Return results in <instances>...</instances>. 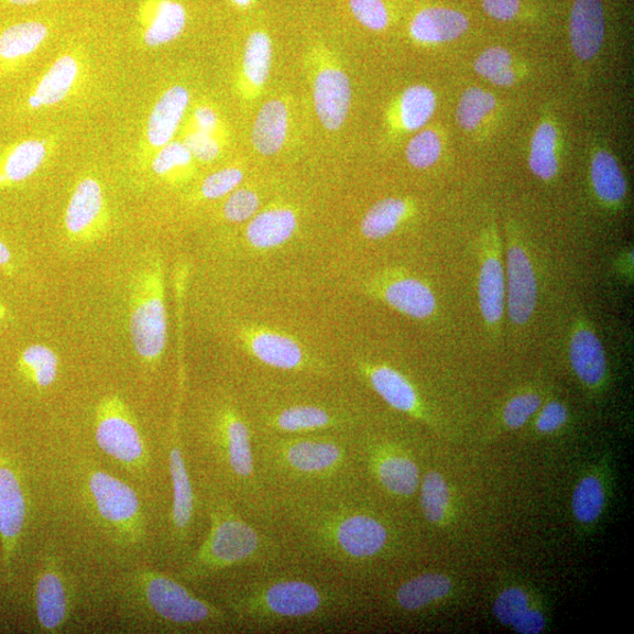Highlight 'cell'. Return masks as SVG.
I'll use <instances>...</instances> for the list:
<instances>
[{"instance_id": "obj_11", "label": "cell", "mask_w": 634, "mask_h": 634, "mask_svg": "<svg viewBox=\"0 0 634 634\" xmlns=\"http://www.w3.org/2000/svg\"><path fill=\"white\" fill-rule=\"evenodd\" d=\"M130 332L141 361L150 367L161 363L168 339L165 277L161 260L152 261L134 281Z\"/></svg>"}, {"instance_id": "obj_37", "label": "cell", "mask_w": 634, "mask_h": 634, "mask_svg": "<svg viewBox=\"0 0 634 634\" xmlns=\"http://www.w3.org/2000/svg\"><path fill=\"white\" fill-rule=\"evenodd\" d=\"M606 504V488L601 473L589 472L573 491L572 511L581 525H593L601 518Z\"/></svg>"}, {"instance_id": "obj_45", "label": "cell", "mask_w": 634, "mask_h": 634, "mask_svg": "<svg viewBox=\"0 0 634 634\" xmlns=\"http://www.w3.org/2000/svg\"><path fill=\"white\" fill-rule=\"evenodd\" d=\"M440 154H442V143L433 130H423L417 133L405 150L408 163L417 170H427L434 166Z\"/></svg>"}, {"instance_id": "obj_55", "label": "cell", "mask_w": 634, "mask_h": 634, "mask_svg": "<svg viewBox=\"0 0 634 634\" xmlns=\"http://www.w3.org/2000/svg\"><path fill=\"white\" fill-rule=\"evenodd\" d=\"M616 270L626 278H633V252H626L616 261Z\"/></svg>"}, {"instance_id": "obj_16", "label": "cell", "mask_w": 634, "mask_h": 634, "mask_svg": "<svg viewBox=\"0 0 634 634\" xmlns=\"http://www.w3.org/2000/svg\"><path fill=\"white\" fill-rule=\"evenodd\" d=\"M506 299L510 321L523 327L533 319L538 303V282L531 254L516 237L506 253Z\"/></svg>"}, {"instance_id": "obj_32", "label": "cell", "mask_w": 634, "mask_h": 634, "mask_svg": "<svg viewBox=\"0 0 634 634\" xmlns=\"http://www.w3.org/2000/svg\"><path fill=\"white\" fill-rule=\"evenodd\" d=\"M289 132V109L285 100L272 99L262 105L253 123L252 144L263 156H273L285 147Z\"/></svg>"}, {"instance_id": "obj_34", "label": "cell", "mask_w": 634, "mask_h": 634, "mask_svg": "<svg viewBox=\"0 0 634 634\" xmlns=\"http://www.w3.org/2000/svg\"><path fill=\"white\" fill-rule=\"evenodd\" d=\"M417 503L423 520L429 525L444 527L449 523L450 489L442 473L433 468L423 469Z\"/></svg>"}, {"instance_id": "obj_29", "label": "cell", "mask_w": 634, "mask_h": 634, "mask_svg": "<svg viewBox=\"0 0 634 634\" xmlns=\"http://www.w3.org/2000/svg\"><path fill=\"white\" fill-rule=\"evenodd\" d=\"M605 35L602 0H576L570 20L571 45L576 56L583 61L594 58Z\"/></svg>"}, {"instance_id": "obj_14", "label": "cell", "mask_w": 634, "mask_h": 634, "mask_svg": "<svg viewBox=\"0 0 634 634\" xmlns=\"http://www.w3.org/2000/svg\"><path fill=\"white\" fill-rule=\"evenodd\" d=\"M359 381L391 409L414 420L433 425V416L416 384L393 365L359 360L354 364Z\"/></svg>"}, {"instance_id": "obj_22", "label": "cell", "mask_w": 634, "mask_h": 634, "mask_svg": "<svg viewBox=\"0 0 634 634\" xmlns=\"http://www.w3.org/2000/svg\"><path fill=\"white\" fill-rule=\"evenodd\" d=\"M108 215L101 184L87 176L80 181L70 196L65 211V229L74 241H88L102 231Z\"/></svg>"}, {"instance_id": "obj_12", "label": "cell", "mask_w": 634, "mask_h": 634, "mask_svg": "<svg viewBox=\"0 0 634 634\" xmlns=\"http://www.w3.org/2000/svg\"><path fill=\"white\" fill-rule=\"evenodd\" d=\"M95 438L99 449L134 474L150 469L151 456L129 405L119 395L102 397L96 408Z\"/></svg>"}, {"instance_id": "obj_5", "label": "cell", "mask_w": 634, "mask_h": 634, "mask_svg": "<svg viewBox=\"0 0 634 634\" xmlns=\"http://www.w3.org/2000/svg\"><path fill=\"white\" fill-rule=\"evenodd\" d=\"M207 533L176 569L186 586H200L241 572L293 562L284 542L271 527L247 517L228 498L199 491Z\"/></svg>"}, {"instance_id": "obj_31", "label": "cell", "mask_w": 634, "mask_h": 634, "mask_svg": "<svg viewBox=\"0 0 634 634\" xmlns=\"http://www.w3.org/2000/svg\"><path fill=\"white\" fill-rule=\"evenodd\" d=\"M298 219L287 206H273L260 211L245 229L247 241L255 250L267 251L288 242L295 234Z\"/></svg>"}, {"instance_id": "obj_6", "label": "cell", "mask_w": 634, "mask_h": 634, "mask_svg": "<svg viewBox=\"0 0 634 634\" xmlns=\"http://www.w3.org/2000/svg\"><path fill=\"white\" fill-rule=\"evenodd\" d=\"M116 597L119 620L128 630L171 634L232 631L220 605L157 570L141 568L123 575L116 584Z\"/></svg>"}, {"instance_id": "obj_7", "label": "cell", "mask_w": 634, "mask_h": 634, "mask_svg": "<svg viewBox=\"0 0 634 634\" xmlns=\"http://www.w3.org/2000/svg\"><path fill=\"white\" fill-rule=\"evenodd\" d=\"M256 436L349 435L368 426L347 396L271 395L250 402Z\"/></svg>"}, {"instance_id": "obj_46", "label": "cell", "mask_w": 634, "mask_h": 634, "mask_svg": "<svg viewBox=\"0 0 634 634\" xmlns=\"http://www.w3.org/2000/svg\"><path fill=\"white\" fill-rule=\"evenodd\" d=\"M531 606V597L527 592L522 588L511 587L503 590L496 598L493 614L501 624L511 626Z\"/></svg>"}, {"instance_id": "obj_24", "label": "cell", "mask_w": 634, "mask_h": 634, "mask_svg": "<svg viewBox=\"0 0 634 634\" xmlns=\"http://www.w3.org/2000/svg\"><path fill=\"white\" fill-rule=\"evenodd\" d=\"M136 20L141 41L155 48L178 40L186 30L188 15L176 0H143Z\"/></svg>"}, {"instance_id": "obj_30", "label": "cell", "mask_w": 634, "mask_h": 634, "mask_svg": "<svg viewBox=\"0 0 634 634\" xmlns=\"http://www.w3.org/2000/svg\"><path fill=\"white\" fill-rule=\"evenodd\" d=\"M48 26L41 21L13 24L0 32V74L8 75L23 65L47 41Z\"/></svg>"}, {"instance_id": "obj_20", "label": "cell", "mask_w": 634, "mask_h": 634, "mask_svg": "<svg viewBox=\"0 0 634 634\" xmlns=\"http://www.w3.org/2000/svg\"><path fill=\"white\" fill-rule=\"evenodd\" d=\"M506 299V278L500 237L489 231L482 240L479 274V303L483 321L492 334L502 325Z\"/></svg>"}, {"instance_id": "obj_8", "label": "cell", "mask_w": 634, "mask_h": 634, "mask_svg": "<svg viewBox=\"0 0 634 634\" xmlns=\"http://www.w3.org/2000/svg\"><path fill=\"white\" fill-rule=\"evenodd\" d=\"M354 442L361 482L368 491L400 509L417 500L423 470L409 439L368 425Z\"/></svg>"}, {"instance_id": "obj_26", "label": "cell", "mask_w": 634, "mask_h": 634, "mask_svg": "<svg viewBox=\"0 0 634 634\" xmlns=\"http://www.w3.org/2000/svg\"><path fill=\"white\" fill-rule=\"evenodd\" d=\"M190 96L183 85H174L157 99L147 120V152H156L173 141L188 109Z\"/></svg>"}, {"instance_id": "obj_25", "label": "cell", "mask_w": 634, "mask_h": 634, "mask_svg": "<svg viewBox=\"0 0 634 634\" xmlns=\"http://www.w3.org/2000/svg\"><path fill=\"white\" fill-rule=\"evenodd\" d=\"M83 62L75 53H65L53 63L28 98L33 111L53 108L73 96L80 86Z\"/></svg>"}, {"instance_id": "obj_2", "label": "cell", "mask_w": 634, "mask_h": 634, "mask_svg": "<svg viewBox=\"0 0 634 634\" xmlns=\"http://www.w3.org/2000/svg\"><path fill=\"white\" fill-rule=\"evenodd\" d=\"M231 628L243 633L341 628L367 610V589L302 564L223 578L216 602Z\"/></svg>"}, {"instance_id": "obj_56", "label": "cell", "mask_w": 634, "mask_h": 634, "mask_svg": "<svg viewBox=\"0 0 634 634\" xmlns=\"http://www.w3.org/2000/svg\"><path fill=\"white\" fill-rule=\"evenodd\" d=\"M11 262V252L9 247L0 240V267H7Z\"/></svg>"}, {"instance_id": "obj_18", "label": "cell", "mask_w": 634, "mask_h": 634, "mask_svg": "<svg viewBox=\"0 0 634 634\" xmlns=\"http://www.w3.org/2000/svg\"><path fill=\"white\" fill-rule=\"evenodd\" d=\"M35 616L43 632L58 633L69 621L73 593L56 556H48L34 588Z\"/></svg>"}, {"instance_id": "obj_17", "label": "cell", "mask_w": 634, "mask_h": 634, "mask_svg": "<svg viewBox=\"0 0 634 634\" xmlns=\"http://www.w3.org/2000/svg\"><path fill=\"white\" fill-rule=\"evenodd\" d=\"M368 292L386 306L415 320H428L437 311L436 295L426 282L402 272L378 276L370 282Z\"/></svg>"}, {"instance_id": "obj_42", "label": "cell", "mask_w": 634, "mask_h": 634, "mask_svg": "<svg viewBox=\"0 0 634 634\" xmlns=\"http://www.w3.org/2000/svg\"><path fill=\"white\" fill-rule=\"evenodd\" d=\"M474 69L480 76L498 86L507 87L515 83L513 57L503 47H490L476 59Z\"/></svg>"}, {"instance_id": "obj_19", "label": "cell", "mask_w": 634, "mask_h": 634, "mask_svg": "<svg viewBox=\"0 0 634 634\" xmlns=\"http://www.w3.org/2000/svg\"><path fill=\"white\" fill-rule=\"evenodd\" d=\"M453 588L449 576L440 572H419L401 577L383 591L384 605L401 615L425 612L445 601Z\"/></svg>"}, {"instance_id": "obj_47", "label": "cell", "mask_w": 634, "mask_h": 634, "mask_svg": "<svg viewBox=\"0 0 634 634\" xmlns=\"http://www.w3.org/2000/svg\"><path fill=\"white\" fill-rule=\"evenodd\" d=\"M260 198L258 193L250 188H237L229 194L223 206V217L227 221L241 223L250 221L258 215Z\"/></svg>"}, {"instance_id": "obj_38", "label": "cell", "mask_w": 634, "mask_h": 634, "mask_svg": "<svg viewBox=\"0 0 634 634\" xmlns=\"http://www.w3.org/2000/svg\"><path fill=\"white\" fill-rule=\"evenodd\" d=\"M437 100L430 87L411 86L398 101V121L404 131L415 132L427 125L436 111Z\"/></svg>"}, {"instance_id": "obj_50", "label": "cell", "mask_w": 634, "mask_h": 634, "mask_svg": "<svg viewBox=\"0 0 634 634\" xmlns=\"http://www.w3.org/2000/svg\"><path fill=\"white\" fill-rule=\"evenodd\" d=\"M184 144L200 163L215 162L222 152V138L194 129L186 134Z\"/></svg>"}, {"instance_id": "obj_40", "label": "cell", "mask_w": 634, "mask_h": 634, "mask_svg": "<svg viewBox=\"0 0 634 634\" xmlns=\"http://www.w3.org/2000/svg\"><path fill=\"white\" fill-rule=\"evenodd\" d=\"M194 157L184 141H171L154 152L151 168L158 178L167 183L185 182L194 171Z\"/></svg>"}, {"instance_id": "obj_59", "label": "cell", "mask_w": 634, "mask_h": 634, "mask_svg": "<svg viewBox=\"0 0 634 634\" xmlns=\"http://www.w3.org/2000/svg\"><path fill=\"white\" fill-rule=\"evenodd\" d=\"M231 2L239 8H247L253 3V0H231Z\"/></svg>"}, {"instance_id": "obj_57", "label": "cell", "mask_w": 634, "mask_h": 634, "mask_svg": "<svg viewBox=\"0 0 634 634\" xmlns=\"http://www.w3.org/2000/svg\"><path fill=\"white\" fill-rule=\"evenodd\" d=\"M6 2L14 7H30L47 2V0H6Z\"/></svg>"}, {"instance_id": "obj_54", "label": "cell", "mask_w": 634, "mask_h": 634, "mask_svg": "<svg viewBox=\"0 0 634 634\" xmlns=\"http://www.w3.org/2000/svg\"><path fill=\"white\" fill-rule=\"evenodd\" d=\"M545 625V616L542 611L531 606L511 627L521 634H539L544 631Z\"/></svg>"}, {"instance_id": "obj_35", "label": "cell", "mask_w": 634, "mask_h": 634, "mask_svg": "<svg viewBox=\"0 0 634 634\" xmlns=\"http://www.w3.org/2000/svg\"><path fill=\"white\" fill-rule=\"evenodd\" d=\"M413 211L412 204L400 198H386L370 208L361 221V233L368 240L391 237L407 220Z\"/></svg>"}, {"instance_id": "obj_39", "label": "cell", "mask_w": 634, "mask_h": 634, "mask_svg": "<svg viewBox=\"0 0 634 634\" xmlns=\"http://www.w3.org/2000/svg\"><path fill=\"white\" fill-rule=\"evenodd\" d=\"M18 369L39 390H47L58 378L59 359L47 346L32 345L22 351Z\"/></svg>"}, {"instance_id": "obj_53", "label": "cell", "mask_w": 634, "mask_h": 634, "mask_svg": "<svg viewBox=\"0 0 634 634\" xmlns=\"http://www.w3.org/2000/svg\"><path fill=\"white\" fill-rule=\"evenodd\" d=\"M521 0H483L484 11L498 21L513 20L520 11Z\"/></svg>"}, {"instance_id": "obj_27", "label": "cell", "mask_w": 634, "mask_h": 634, "mask_svg": "<svg viewBox=\"0 0 634 634\" xmlns=\"http://www.w3.org/2000/svg\"><path fill=\"white\" fill-rule=\"evenodd\" d=\"M273 65V43L263 31H254L247 39L241 68L238 77V90L244 100H255L266 86Z\"/></svg>"}, {"instance_id": "obj_1", "label": "cell", "mask_w": 634, "mask_h": 634, "mask_svg": "<svg viewBox=\"0 0 634 634\" xmlns=\"http://www.w3.org/2000/svg\"><path fill=\"white\" fill-rule=\"evenodd\" d=\"M400 510L357 485L274 500L267 526L293 562L368 590L409 550Z\"/></svg>"}, {"instance_id": "obj_58", "label": "cell", "mask_w": 634, "mask_h": 634, "mask_svg": "<svg viewBox=\"0 0 634 634\" xmlns=\"http://www.w3.org/2000/svg\"><path fill=\"white\" fill-rule=\"evenodd\" d=\"M9 317H10V314H9L8 308L2 303H0V325L8 321Z\"/></svg>"}, {"instance_id": "obj_41", "label": "cell", "mask_w": 634, "mask_h": 634, "mask_svg": "<svg viewBox=\"0 0 634 634\" xmlns=\"http://www.w3.org/2000/svg\"><path fill=\"white\" fill-rule=\"evenodd\" d=\"M557 131L550 122L540 123L532 141L528 165L537 178L549 182L558 173Z\"/></svg>"}, {"instance_id": "obj_36", "label": "cell", "mask_w": 634, "mask_h": 634, "mask_svg": "<svg viewBox=\"0 0 634 634\" xmlns=\"http://www.w3.org/2000/svg\"><path fill=\"white\" fill-rule=\"evenodd\" d=\"M591 181L599 200L608 206H619L627 193L625 176L609 152H598L591 164Z\"/></svg>"}, {"instance_id": "obj_44", "label": "cell", "mask_w": 634, "mask_h": 634, "mask_svg": "<svg viewBox=\"0 0 634 634\" xmlns=\"http://www.w3.org/2000/svg\"><path fill=\"white\" fill-rule=\"evenodd\" d=\"M542 396L535 391H525L511 397L502 409L503 426L511 430L521 429L542 407Z\"/></svg>"}, {"instance_id": "obj_23", "label": "cell", "mask_w": 634, "mask_h": 634, "mask_svg": "<svg viewBox=\"0 0 634 634\" xmlns=\"http://www.w3.org/2000/svg\"><path fill=\"white\" fill-rule=\"evenodd\" d=\"M569 359L575 375L588 390L599 392L608 379L605 349L589 320L579 317L570 335Z\"/></svg>"}, {"instance_id": "obj_3", "label": "cell", "mask_w": 634, "mask_h": 634, "mask_svg": "<svg viewBox=\"0 0 634 634\" xmlns=\"http://www.w3.org/2000/svg\"><path fill=\"white\" fill-rule=\"evenodd\" d=\"M182 436L198 490L220 493L247 517L267 526L271 504L258 471L250 408L233 394L220 392L201 407L189 429L182 428Z\"/></svg>"}, {"instance_id": "obj_21", "label": "cell", "mask_w": 634, "mask_h": 634, "mask_svg": "<svg viewBox=\"0 0 634 634\" xmlns=\"http://www.w3.org/2000/svg\"><path fill=\"white\" fill-rule=\"evenodd\" d=\"M26 500L20 478L8 455L0 448V538L3 544L4 566L11 562L24 531Z\"/></svg>"}, {"instance_id": "obj_43", "label": "cell", "mask_w": 634, "mask_h": 634, "mask_svg": "<svg viewBox=\"0 0 634 634\" xmlns=\"http://www.w3.org/2000/svg\"><path fill=\"white\" fill-rule=\"evenodd\" d=\"M496 98L479 87L467 90L457 108V121L467 131L480 125L483 119L495 109Z\"/></svg>"}, {"instance_id": "obj_15", "label": "cell", "mask_w": 634, "mask_h": 634, "mask_svg": "<svg viewBox=\"0 0 634 634\" xmlns=\"http://www.w3.org/2000/svg\"><path fill=\"white\" fill-rule=\"evenodd\" d=\"M313 101L325 130L337 132L347 122L351 108V84L342 66L327 51H315Z\"/></svg>"}, {"instance_id": "obj_49", "label": "cell", "mask_w": 634, "mask_h": 634, "mask_svg": "<svg viewBox=\"0 0 634 634\" xmlns=\"http://www.w3.org/2000/svg\"><path fill=\"white\" fill-rule=\"evenodd\" d=\"M349 9L356 20L372 31H382L390 25V12L383 0H350Z\"/></svg>"}, {"instance_id": "obj_4", "label": "cell", "mask_w": 634, "mask_h": 634, "mask_svg": "<svg viewBox=\"0 0 634 634\" xmlns=\"http://www.w3.org/2000/svg\"><path fill=\"white\" fill-rule=\"evenodd\" d=\"M354 436H256L258 471L270 504L362 485Z\"/></svg>"}, {"instance_id": "obj_33", "label": "cell", "mask_w": 634, "mask_h": 634, "mask_svg": "<svg viewBox=\"0 0 634 634\" xmlns=\"http://www.w3.org/2000/svg\"><path fill=\"white\" fill-rule=\"evenodd\" d=\"M468 28V18L462 12L446 8H428L414 17L411 34L418 43L439 44L460 39Z\"/></svg>"}, {"instance_id": "obj_10", "label": "cell", "mask_w": 634, "mask_h": 634, "mask_svg": "<svg viewBox=\"0 0 634 634\" xmlns=\"http://www.w3.org/2000/svg\"><path fill=\"white\" fill-rule=\"evenodd\" d=\"M179 403L181 400L176 403L166 445L171 504L165 528V549L175 569L196 549L194 544L200 517H205L200 492L193 480L184 450Z\"/></svg>"}, {"instance_id": "obj_52", "label": "cell", "mask_w": 634, "mask_h": 634, "mask_svg": "<svg viewBox=\"0 0 634 634\" xmlns=\"http://www.w3.org/2000/svg\"><path fill=\"white\" fill-rule=\"evenodd\" d=\"M193 129L222 138V123L218 113L208 105H200L193 112Z\"/></svg>"}, {"instance_id": "obj_28", "label": "cell", "mask_w": 634, "mask_h": 634, "mask_svg": "<svg viewBox=\"0 0 634 634\" xmlns=\"http://www.w3.org/2000/svg\"><path fill=\"white\" fill-rule=\"evenodd\" d=\"M53 139H26L15 143L0 154V188L26 182L46 163Z\"/></svg>"}, {"instance_id": "obj_13", "label": "cell", "mask_w": 634, "mask_h": 634, "mask_svg": "<svg viewBox=\"0 0 634 634\" xmlns=\"http://www.w3.org/2000/svg\"><path fill=\"white\" fill-rule=\"evenodd\" d=\"M244 349L263 368L289 378L328 379L330 370L314 362L289 335L262 327L242 328Z\"/></svg>"}, {"instance_id": "obj_9", "label": "cell", "mask_w": 634, "mask_h": 634, "mask_svg": "<svg viewBox=\"0 0 634 634\" xmlns=\"http://www.w3.org/2000/svg\"><path fill=\"white\" fill-rule=\"evenodd\" d=\"M76 470L85 513L99 531L123 550L143 545L146 521L136 492L112 473L88 462Z\"/></svg>"}, {"instance_id": "obj_48", "label": "cell", "mask_w": 634, "mask_h": 634, "mask_svg": "<svg viewBox=\"0 0 634 634\" xmlns=\"http://www.w3.org/2000/svg\"><path fill=\"white\" fill-rule=\"evenodd\" d=\"M244 173L238 167H227L207 176L201 185V196L207 200H217L229 196L242 184Z\"/></svg>"}, {"instance_id": "obj_51", "label": "cell", "mask_w": 634, "mask_h": 634, "mask_svg": "<svg viewBox=\"0 0 634 634\" xmlns=\"http://www.w3.org/2000/svg\"><path fill=\"white\" fill-rule=\"evenodd\" d=\"M537 413L536 429L544 435L555 434L566 426L569 420L567 405L559 401H551L545 404Z\"/></svg>"}]
</instances>
